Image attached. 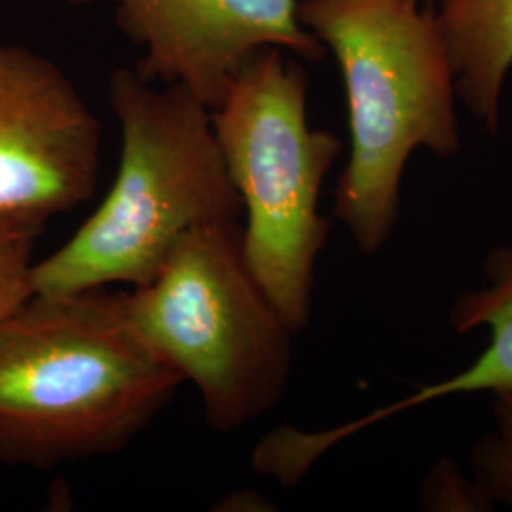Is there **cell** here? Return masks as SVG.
<instances>
[{"label": "cell", "mask_w": 512, "mask_h": 512, "mask_svg": "<svg viewBox=\"0 0 512 512\" xmlns=\"http://www.w3.org/2000/svg\"><path fill=\"white\" fill-rule=\"evenodd\" d=\"M103 124L69 74L21 44H0V226L38 236L88 202Z\"/></svg>", "instance_id": "cell-6"}, {"label": "cell", "mask_w": 512, "mask_h": 512, "mask_svg": "<svg viewBox=\"0 0 512 512\" xmlns=\"http://www.w3.org/2000/svg\"><path fill=\"white\" fill-rule=\"evenodd\" d=\"M456 92L490 133L501 124V95L512 69V0H437Z\"/></svg>", "instance_id": "cell-9"}, {"label": "cell", "mask_w": 512, "mask_h": 512, "mask_svg": "<svg viewBox=\"0 0 512 512\" xmlns=\"http://www.w3.org/2000/svg\"><path fill=\"white\" fill-rule=\"evenodd\" d=\"M486 283L482 287L459 294L450 310V329L467 334L476 329L490 330L488 348L480 351L473 365L435 384L420 387L416 393L397 403L374 410L346 427L321 433L311 439L315 452L327 450L351 433L366 429L378 421L395 418L412 408L437 403L448 397L473 393H509L512 391V245L492 249L484 260Z\"/></svg>", "instance_id": "cell-8"}, {"label": "cell", "mask_w": 512, "mask_h": 512, "mask_svg": "<svg viewBox=\"0 0 512 512\" xmlns=\"http://www.w3.org/2000/svg\"><path fill=\"white\" fill-rule=\"evenodd\" d=\"M492 421V431L471 452L473 480L492 503L512 509V391L495 393Z\"/></svg>", "instance_id": "cell-10"}, {"label": "cell", "mask_w": 512, "mask_h": 512, "mask_svg": "<svg viewBox=\"0 0 512 512\" xmlns=\"http://www.w3.org/2000/svg\"><path fill=\"white\" fill-rule=\"evenodd\" d=\"M35 239L31 232L0 226V319L33 293Z\"/></svg>", "instance_id": "cell-11"}, {"label": "cell", "mask_w": 512, "mask_h": 512, "mask_svg": "<svg viewBox=\"0 0 512 512\" xmlns=\"http://www.w3.org/2000/svg\"><path fill=\"white\" fill-rule=\"evenodd\" d=\"M181 384L133 327L128 293H31L0 319V461L50 469L116 454Z\"/></svg>", "instance_id": "cell-1"}, {"label": "cell", "mask_w": 512, "mask_h": 512, "mask_svg": "<svg viewBox=\"0 0 512 512\" xmlns=\"http://www.w3.org/2000/svg\"><path fill=\"white\" fill-rule=\"evenodd\" d=\"M211 116L245 213V262L296 336L311 321L315 266L332 224L319 198L342 141L311 128L308 74L277 48L239 71Z\"/></svg>", "instance_id": "cell-4"}, {"label": "cell", "mask_w": 512, "mask_h": 512, "mask_svg": "<svg viewBox=\"0 0 512 512\" xmlns=\"http://www.w3.org/2000/svg\"><path fill=\"white\" fill-rule=\"evenodd\" d=\"M59 2H65L71 6H86V4H92L93 0H59Z\"/></svg>", "instance_id": "cell-12"}, {"label": "cell", "mask_w": 512, "mask_h": 512, "mask_svg": "<svg viewBox=\"0 0 512 512\" xmlns=\"http://www.w3.org/2000/svg\"><path fill=\"white\" fill-rule=\"evenodd\" d=\"M128 311L148 348L196 387L213 431H239L283 399L294 334L245 262L239 224L184 236L131 287Z\"/></svg>", "instance_id": "cell-5"}, {"label": "cell", "mask_w": 512, "mask_h": 512, "mask_svg": "<svg viewBox=\"0 0 512 512\" xmlns=\"http://www.w3.org/2000/svg\"><path fill=\"white\" fill-rule=\"evenodd\" d=\"M114 23L141 50L135 73L181 86L215 110L258 52L277 48L304 61L327 50L298 18L300 0H107Z\"/></svg>", "instance_id": "cell-7"}, {"label": "cell", "mask_w": 512, "mask_h": 512, "mask_svg": "<svg viewBox=\"0 0 512 512\" xmlns=\"http://www.w3.org/2000/svg\"><path fill=\"white\" fill-rule=\"evenodd\" d=\"M298 18L334 55L348 99L349 158L332 219L374 255L401 217L412 154L461 150L448 42L421 0H300Z\"/></svg>", "instance_id": "cell-2"}, {"label": "cell", "mask_w": 512, "mask_h": 512, "mask_svg": "<svg viewBox=\"0 0 512 512\" xmlns=\"http://www.w3.org/2000/svg\"><path fill=\"white\" fill-rule=\"evenodd\" d=\"M109 105L122 133L116 177L73 238L35 262L33 293L143 285L190 232L239 224L241 200L211 109L133 69L110 74Z\"/></svg>", "instance_id": "cell-3"}]
</instances>
